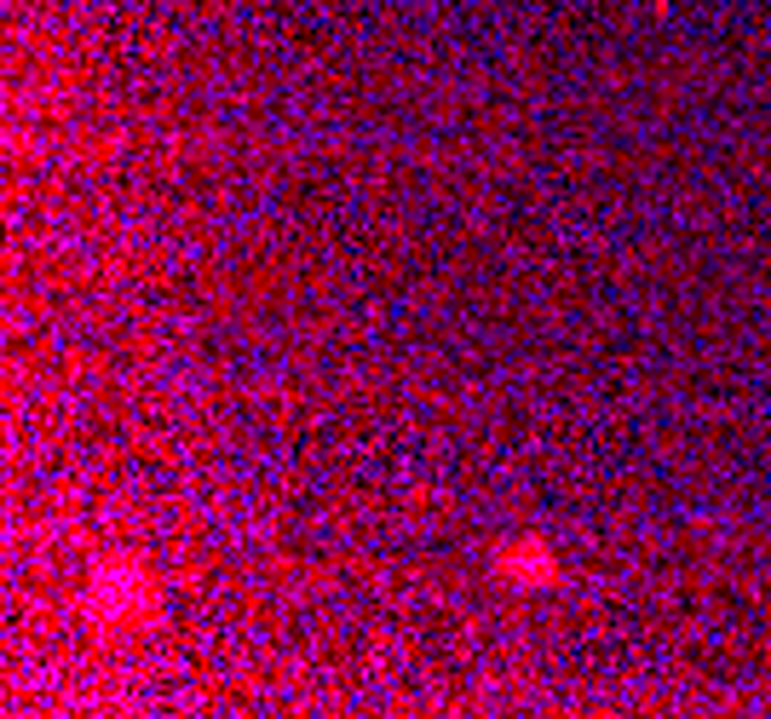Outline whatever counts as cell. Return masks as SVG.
<instances>
[{"label":"cell","instance_id":"1","mask_svg":"<svg viewBox=\"0 0 771 719\" xmlns=\"http://www.w3.org/2000/svg\"><path fill=\"white\" fill-rule=\"evenodd\" d=\"M501 570H507L513 581H553V558H547V547H536V541H530L518 558L501 553Z\"/></svg>","mask_w":771,"mask_h":719}]
</instances>
